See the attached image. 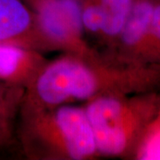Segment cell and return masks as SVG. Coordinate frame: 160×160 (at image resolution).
Listing matches in <instances>:
<instances>
[{"label":"cell","instance_id":"obj_1","mask_svg":"<svg viewBox=\"0 0 160 160\" xmlns=\"http://www.w3.org/2000/svg\"><path fill=\"white\" fill-rule=\"evenodd\" d=\"M18 121L17 133L29 158L87 160L99 155L84 108L21 107Z\"/></svg>","mask_w":160,"mask_h":160},{"label":"cell","instance_id":"obj_2","mask_svg":"<svg viewBox=\"0 0 160 160\" xmlns=\"http://www.w3.org/2000/svg\"><path fill=\"white\" fill-rule=\"evenodd\" d=\"M82 6L78 0H39L35 21L44 47L88 56L94 52L84 38Z\"/></svg>","mask_w":160,"mask_h":160},{"label":"cell","instance_id":"obj_3","mask_svg":"<svg viewBox=\"0 0 160 160\" xmlns=\"http://www.w3.org/2000/svg\"><path fill=\"white\" fill-rule=\"evenodd\" d=\"M85 111L99 155L116 157L125 153L131 141L135 116L118 95L89 101Z\"/></svg>","mask_w":160,"mask_h":160},{"label":"cell","instance_id":"obj_4","mask_svg":"<svg viewBox=\"0 0 160 160\" xmlns=\"http://www.w3.org/2000/svg\"><path fill=\"white\" fill-rule=\"evenodd\" d=\"M0 44L36 50L44 46L35 16L22 0H0Z\"/></svg>","mask_w":160,"mask_h":160},{"label":"cell","instance_id":"obj_5","mask_svg":"<svg viewBox=\"0 0 160 160\" xmlns=\"http://www.w3.org/2000/svg\"><path fill=\"white\" fill-rule=\"evenodd\" d=\"M46 60L33 48L0 44V80L27 87L34 80Z\"/></svg>","mask_w":160,"mask_h":160},{"label":"cell","instance_id":"obj_6","mask_svg":"<svg viewBox=\"0 0 160 160\" xmlns=\"http://www.w3.org/2000/svg\"><path fill=\"white\" fill-rule=\"evenodd\" d=\"M25 87L0 80V149L12 142Z\"/></svg>","mask_w":160,"mask_h":160},{"label":"cell","instance_id":"obj_7","mask_svg":"<svg viewBox=\"0 0 160 160\" xmlns=\"http://www.w3.org/2000/svg\"><path fill=\"white\" fill-rule=\"evenodd\" d=\"M153 10L154 6L148 1H140L132 5L119 35L125 46H135L142 41L149 31Z\"/></svg>","mask_w":160,"mask_h":160},{"label":"cell","instance_id":"obj_8","mask_svg":"<svg viewBox=\"0 0 160 160\" xmlns=\"http://www.w3.org/2000/svg\"><path fill=\"white\" fill-rule=\"evenodd\" d=\"M99 3L105 14L102 35L108 38L119 36L131 12L132 0H99Z\"/></svg>","mask_w":160,"mask_h":160},{"label":"cell","instance_id":"obj_9","mask_svg":"<svg viewBox=\"0 0 160 160\" xmlns=\"http://www.w3.org/2000/svg\"><path fill=\"white\" fill-rule=\"evenodd\" d=\"M82 23L84 29L91 33H102L105 22V14L101 4L91 3L82 7Z\"/></svg>","mask_w":160,"mask_h":160},{"label":"cell","instance_id":"obj_10","mask_svg":"<svg viewBox=\"0 0 160 160\" xmlns=\"http://www.w3.org/2000/svg\"><path fill=\"white\" fill-rule=\"evenodd\" d=\"M138 156L141 159L160 160V130L151 132L147 137Z\"/></svg>","mask_w":160,"mask_h":160},{"label":"cell","instance_id":"obj_11","mask_svg":"<svg viewBox=\"0 0 160 160\" xmlns=\"http://www.w3.org/2000/svg\"><path fill=\"white\" fill-rule=\"evenodd\" d=\"M149 30L160 41V5L154 7Z\"/></svg>","mask_w":160,"mask_h":160}]
</instances>
